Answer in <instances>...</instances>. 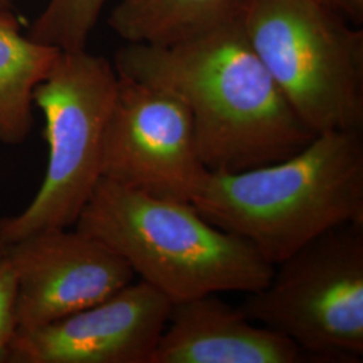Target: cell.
<instances>
[{
    "mask_svg": "<svg viewBox=\"0 0 363 363\" xmlns=\"http://www.w3.org/2000/svg\"><path fill=\"white\" fill-rule=\"evenodd\" d=\"M113 65L118 74L181 100L210 172L271 164L315 136L253 50L240 19L167 46L127 43Z\"/></svg>",
    "mask_w": 363,
    "mask_h": 363,
    "instance_id": "obj_1",
    "label": "cell"
},
{
    "mask_svg": "<svg viewBox=\"0 0 363 363\" xmlns=\"http://www.w3.org/2000/svg\"><path fill=\"white\" fill-rule=\"evenodd\" d=\"M191 203L274 267L325 232L363 222L362 130L322 132L283 160L208 172Z\"/></svg>",
    "mask_w": 363,
    "mask_h": 363,
    "instance_id": "obj_2",
    "label": "cell"
},
{
    "mask_svg": "<svg viewBox=\"0 0 363 363\" xmlns=\"http://www.w3.org/2000/svg\"><path fill=\"white\" fill-rule=\"evenodd\" d=\"M74 228L113 250L172 304L223 292L253 294L274 269L256 247L208 222L191 202L104 178Z\"/></svg>",
    "mask_w": 363,
    "mask_h": 363,
    "instance_id": "obj_3",
    "label": "cell"
},
{
    "mask_svg": "<svg viewBox=\"0 0 363 363\" xmlns=\"http://www.w3.org/2000/svg\"><path fill=\"white\" fill-rule=\"evenodd\" d=\"M240 21L308 130H363L361 28L315 0H247Z\"/></svg>",
    "mask_w": 363,
    "mask_h": 363,
    "instance_id": "obj_4",
    "label": "cell"
},
{
    "mask_svg": "<svg viewBox=\"0 0 363 363\" xmlns=\"http://www.w3.org/2000/svg\"><path fill=\"white\" fill-rule=\"evenodd\" d=\"M116 67L86 49L61 52L34 91L45 117L48 167L23 211L0 218V244L50 229L74 228L103 178V147L116 100Z\"/></svg>",
    "mask_w": 363,
    "mask_h": 363,
    "instance_id": "obj_5",
    "label": "cell"
},
{
    "mask_svg": "<svg viewBox=\"0 0 363 363\" xmlns=\"http://www.w3.org/2000/svg\"><path fill=\"white\" fill-rule=\"evenodd\" d=\"M304 355L363 357V222L334 228L274 265L240 306Z\"/></svg>",
    "mask_w": 363,
    "mask_h": 363,
    "instance_id": "obj_6",
    "label": "cell"
},
{
    "mask_svg": "<svg viewBox=\"0 0 363 363\" xmlns=\"http://www.w3.org/2000/svg\"><path fill=\"white\" fill-rule=\"evenodd\" d=\"M208 172L190 112L181 100L118 74L105 130L103 178L157 198L193 202Z\"/></svg>",
    "mask_w": 363,
    "mask_h": 363,
    "instance_id": "obj_7",
    "label": "cell"
},
{
    "mask_svg": "<svg viewBox=\"0 0 363 363\" xmlns=\"http://www.w3.org/2000/svg\"><path fill=\"white\" fill-rule=\"evenodd\" d=\"M50 229L3 245L16 280L18 330L94 306L135 280L130 265L89 234Z\"/></svg>",
    "mask_w": 363,
    "mask_h": 363,
    "instance_id": "obj_8",
    "label": "cell"
},
{
    "mask_svg": "<svg viewBox=\"0 0 363 363\" xmlns=\"http://www.w3.org/2000/svg\"><path fill=\"white\" fill-rule=\"evenodd\" d=\"M172 303L135 280L103 301L35 330H18L9 363H150Z\"/></svg>",
    "mask_w": 363,
    "mask_h": 363,
    "instance_id": "obj_9",
    "label": "cell"
},
{
    "mask_svg": "<svg viewBox=\"0 0 363 363\" xmlns=\"http://www.w3.org/2000/svg\"><path fill=\"white\" fill-rule=\"evenodd\" d=\"M304 357L288 337L213 294L172 304L150 363H296Z\"/></svg>",
    "mask_w": 363,
    "mask_h": 363,
    "instance_id": "obj_10",
    "label": "cell"
},
{
    "mask_svg": "<svg viewBox=\"0 0 363 363\" xmlns=\"http://www.w3.org/2000/svg\"><path fill=\"white\" fill-rule=\"evenodd\" d=\"M61 52L23 35L16 13H0V143L26 142L34 125V91Z\"/></svg>",
    "mask_w": 363,
    "mask_h": 363,
    "instance_id": "obj_11",
    "label": "cell"
},
{
    "mask_svg": "<svg viewBox=\"0 0 363 363\" xmlns=\"http://www.w3.org/2000/svg\"><path fill=\"white\" fill-rule=\"evenodd\" d=\"M247 0H117L108 23L127 43L167 46L240 19Z\"/></svg>",
    "mask_w": 363,
    "mask_h": 363,
    "instance_id": "obj_12",
    "label": "cell"
},
{
    "mask_svg": "<svg viewBox=\"0 0 363 363\" xmlns=\"http://www.w3.org/2000/svg\"><path fill=\"white\" fill-rule=\"evenodd\" d=\"M106 0H48L28 37L62 52L86 49Z\"/></svg>",
    "mask_w": 363,
    "mask_h": 363,
    "instance_id": "obj_13",
    "label": "cell"
},
{
    "mask_svg": "<svg viewBox=\"0 0 363 363\" xmlns=\"http://www.w3.org/2000/svg\"><path fill=\"white\" fill-rule=\"evenodd\" d=\"M16 331V280L13 265L0 244V363H9Z\"/></svg>",
    "mask_w": 363,
    "mask_h": 363,
    "instance_id": "obj_14",
    "label": "cell"
},
{
    "mask_svg": "<svg viewBox=\"0 0 363 363\" xmlns=\"http://www.w3.org/2000/svg\"><path fill=\"white\" fill-rule=\"evenodd\" d=\"M320 6L334 11L354 26L363 23V0H315Z\"/></svg>",
    "mask_w": 363,
    "mask_h": 363,
    "instance_id": "obj_15",
    "label": "cell"
},
{
    "mask_svg": "<svg viewBox=\"0 0 363 363\" xmlns=\"http://www.w3.org/2000/svg\"><path fill=\"white\" fill-rule=\"evenodd\" d=\"M0 13H15L13 0H0Z\"/></svg>",
    "mask_w": 363,
    "mask_h": 363,
    "instance_id": "obj_16",
    "label": "cell"
}]
</instances>
